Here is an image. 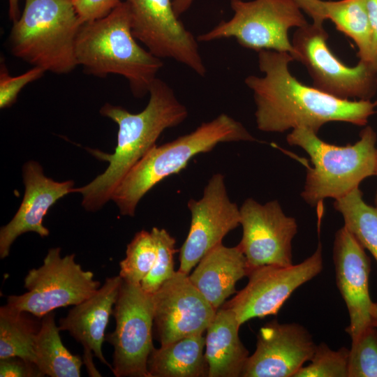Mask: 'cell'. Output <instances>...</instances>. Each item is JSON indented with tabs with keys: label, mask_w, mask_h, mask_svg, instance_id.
I'll return each instance as SVG.
<instances>
[{
	"label": "cell",
	"mask_w": 377,
	"mask_h": 377,
	"mask_svg": "<svg viewBox=\"0 0 377 377\" xmlns=\"http://www.w3.org/2000/svg\"><path fill=\"white\" fill-rule=\"evenodd\" d=\"M295 60L288 52H258V66L265 75L244 80L253 91L257 128L268 133L306 128L318 133L325 124L343 121L365 126L374 114L370 100H343L305 85L290 72Z\"/></svg>",
	"instance_id": "1"
},
{
	"label": "cell",
	"mask_w": 377,
	"mask_h": 377,
	"mask_svg": "<svg viewBox=\"0 0 377 377\" xmlns=\"http://www.w3.org/2000/svg\"><path fill=\"white\" fill-rule=\"evenodd\" d=\"M149 94L147 106L137 114L110 103L105 104L100 110L103 116L118 125L117 144L113 154L90 150L96 158L109 164L105 172L90 183L73 189V193L82 195V205L87 211H97L111 200L124 177L156 145L161 134L167 128L177 126L187 118V108L165 82L156 77Z\"/></svg>",
	"instance_id": "2"
},
{
	"label": "cell",
	"mask_w": 377,
	"mask_h": 377,
	"mask_svg": "<svg viewBox=\"0 0 377 377\" xmlns=\"http://www.w3.org/2000/svg\"><path fill=\"white\" fill-rule=\"evenodd\" d=\"M131 25L128 4L121 1L107 16L81 25L75 54L86 73L122 75L133 96L142 98L149 92L163 62L138 44Z\"/></svg>",
	"instance_id": "3"
},
{
	"label": "cell",
	"mask_w": 377,
	"mask_h": 377,
	"mask_svg": "<svg viewBox=\"0 0 377 377\" xmlns=\"http://www.w3.org/2000/svg\"><path fill=\"white\" fill-rule=\"evenodd\" d=\"M256 140L242 123L221 114L189 133L155 145L124 177L111 200L121 215L133 216L140 200L149 190L180 172L194 156L212 151L219 143Z\"/></svg>",
	"instance_id": "4"
},
{
	"label": "cell",
	"mask_w": 377,
	"mask_h": 377,
	"mask_svg": "<svg viewBox=\"0 0 377 377\" xmlns=\"http://www.w3.org/2000/svg\"><path fill=\"white\" fill-rule=\"evenodd\" d=\"M286 140L311 158L313 168L306 172L301 196L311 207L327 198L343 197L364 179L376 175L377 136L369 126L361 131L357 142L346 146L327 143L317 133L303 128L292 130Z\"/></svg>",
	"instance_id": "5"
},
{
	"label": "cell",
	"mask_w": 377,
	"mask_h": 377,
	"mask_svg": "<svg viewBox=\"0 0 377 377\" xmlns=\"http://www.w3.org/2000/svg\"><path fill=\"white\" fill-rule=\"evenodd\" d=\"M82 24L71 0H24L10 33L11 52L45 71L68 73L78 66L75 45Z\"/></svg>",
	"instance_id": "6"
},
{
	"label": "cell",
	"mask_w": 377,
	"mask_h": 377,
	"mask_svg": "<svg viewBox=\"0 0 377 377\" xmlns=\"http://www.w3.org/2000/svg\"><path fill=\"white\" fill-rule=\"evenodd\" d=\"M230 6L232 18L199 35L198 42L235 38L245 48L288 52L295 59L288 30L308 23L295 0H230Z\"/></svg>",
	"instance_id": "7"
},
{
	"label": "cell",
	"mask_w": 377,
	"mask_h": 377,
	"mask_svg": "<svg viewBox=\"0 0 377 377\" xmlns=\"http://www.w3.org/2000/svg\"><path fill=\"white\" fill-rule=\"evenodd\" d=\"M75 257L74 253L62 257L59 247L49 249L43 265L26 275L24 287L27 291L8 296L6 305L41 319L56 309L77 305L91 296L101 283Z\"/></svg>",
	"instance_id": "8"
},
{
	"label": "cell",
	"mask_w": 377,
	"mask_h": 377,
	"mask_svg": "<svg viewBox=\"0 0 377 377\" xmlns=\"http://www.w3.org/2000/svg\"><path fill=\"white\" fill-rule=\"evenodd\" d=\"M328 36L323 25L297 28L291 42L295 60L305 66L317 89L343 100H370L376 91L377 70L360 60L353 67L342 63L327 46Z\"/></svg>",
	"instance_id": "9"
},
{
	"label": "cell",
	"mask_w": 377,
	"mask_h": 377,
	"mask_svg": "<svg viewBox=\"0 0 377 377\" xmlns=\"http://www.w3.org/2000/svg\"><path fill=\"white\" fill-rule=\"evenodd\" d=\"M112 315L114 330L105 335L114 348L112 371L116 377H149L147 360L153 346L152 294L140 284L123 281Z\"/></svg>",
	"instance_id": "10"
},
{
	"label": "cell",
	"mask_w": 377,
	"mask_h": 377,
	"mask_svg": "<svg viewBox=\"0 0 377 377\" xmlns=\"http://www.w3.org/2000/svg\"><path fill=\"white\" fill-rule=\"evenodd\" d=\"M323 269L322 245L302 262L290 266L263 265L251 269L246 286L223 306L235 313L242 325L246 321L276 315L300 286Z\"/></svg>",
	"instance_id": "11"
},
{
	"label": "cell",
	"mask_w": 377,
	"mask_h": 377,
	"mask_svg": "<svg viewBox=\"0 0 377 377\" xmlns=\"http://www.w3.org/2000/svg\"><path fill=\"white\" fill-rule=\"evenodd\" d=\"M131 16L132 33L160 59H172L204 77L206 66L198 40L179 20L173 0H125Z\"/></svg>",
	"instance_id": "12"
},
{
	"label": "cell",
	"mask_w": 377,
	"mask_h": 377,
	"mask_svg": "<svg viewBox=\"0 0 377 377\" xmlns=\"http://www.w3.org/2000/svg\"><path fill=\"white\" fill-rule=\"evenodd\" d=\"M242 237L237 245L249 271L273 265H293L292 242L297 232L295 218L283 212L278 200L260 204L247 198L239 208Z\"/></svg>",
	"instance_id": "13"
},
{
	"label": "cell",
	"mask_w": 377,
	"mask_h": 377,
	"mask_svg": "<svg viewBox=\"0 0 377 377\" xmlns=\"http://www.w3.org/2000/svg\"><path fill=\"white\" fill-rule=\"evenodd\" d=\"M187 207L191 221L188 235L179 250V271L191 270L223 237L240 225V211L230 200L221 173L213 175L199 200L190 199Z\"/></svg>",
	"instance_id": "14"
},
{
	"label": "cell",
	"mask_w": 377,
	"mask_h": 377,
	"mask_svg": "<svg viewBox=\"0 0 377 377\" xmlns=\"http://www.w3.org/2000/svg\"><path fill=\"white\" fill-rule=\"evenodd\" d=\"M156 338L165 345L204 334L217 310L194 286L188 274L176 271L152 294Z\"/></svg>",
	"instance_id": "15"
},
{
	"label": "cell",
	"mask_w": 377,
	"mask_h": 377,
	"mask_svg": "<svg viewBox=\"0 0 377 377\" xmlns=\"http://www.w3.org/2000/svg\"><path fill=\"white\" fill-rule=\"evenodd\" d=\"M316 344L301 324L272 320L257 334L256 348L249 356L242 377H294L309 362Z\"/></svg>",
	"instance_id": "16"
},
{
	"label": "cell",
	"mask_w": 377,
	"mask_h": 377,
	"mask_svg": "<svg viewBox=\"0 0 377 377\" xmlns=\"http://www.w3.org/2000/svg\"><path fill=\"white\" fill-rule=\"evenodd\" d=\"M333 262L337 286L350 318L346 332L353 343L373 325L374 302L369 293L371 260L365 249L344 226L334 235Z\"/></svg>",
	"instance_id": "17"
},
{
	"label": "cell",
	"mask_w": 377,
	"mask_h": 377,
	"mask_svg": "<svg viewBox=\"0 0 377 377\" xmlns=\"http://www.w3.org/2000/svg\"><path fill=\"white\" fill-rule=\"evenodd\" d=\"M122 282L119 275L107 278L94 294L73 306L59 320L60 331L68 332L83 346L82 360L90 376H101L93 363L94 356L112 369L103 354L102 346Z\"/></svg>",
	"instance_id": "18"
},
{
	"label": "cell",
	"mask_w": 377,
	"mask_h": 377,
	"mask_svg": "<svg viewBox=\"0 0 377 377\" xmlns=\"http://www.w3.org/2000/svg\"><path fill=\"white\" fill-rule=\"evenodd\" d=\"M24 194L22 202L12 220L0 230V258L9 255L10 246L21 235L34 232L47 237L49 230L43 226V218L49 209L60 198L73 193L71 180L59 182L44 175L42 166L29 161L23 167Z\"/></svg>",
	"instance_id": "19"
},
{
	"label": "cell",
	"mask_w": 377,
	"mask_h": 377,
	"mask_svg": "<svg viewBox=\"0 0 377 377\" xmlns=\"http://www.w3.org/2000/svg\"><path fill=\"white\" fill-rule=\"evenodd\" d=\"M249 272L246 258L239 247H227L221 244L203 256L188 277L217 310L236 293L237 282L247 276Z\"/></svg>",
	"instance_id": "20"
},
{
	"label": "cell",
	"mask_w": 377,
	"mask_h": 377,
	"mask_svg": "<svg viewBox=\"0 0 377 377\" xmlns=\"http://www.w3.org/2000/svg\"><path fill=\"white\" fill-rule=\"evenodd\" d=\"M241 325L230 309H217L205 335L209 377L242 376L249 351L239 336Z\"/></svg>",
	"instance_id": "21"
},
{
	"label": "cell",
	"mask_w": 377,
	"mask_h": 377,
	"mask_svg": "<svg viewBox=\"0 0 377 377\" xmlns=\"http://www.w3.org/2000/svg\"><path fill=\"white\" fill-rule=\"evenodd\" d=\"M205 336L193 335L154 348L147 360L149 377H209Z\"/></svg>",
	"instance_id": "22"
},
{
	"label": "cell",
	"mask_w": 377,
	"mask_h": 377,
	"mask_svg": "<svg viewBox=\"0 0 377 377\" xmlns=\"http://www.w3.org/2000/svg\"><path fill=\"white\" fill-rule=\"evenodd\" d=\"M53 311L41 318L34 342V363L43 376L80 377L83 360L63 344Z\"/></svg>",
	"instance_id": "23"
},
{
	"label": "cell",
	"mask_w": 377,
	"mask_h": 377,
	"mask_svg": "<svg viewBox=\"0 0 377 377\" xmlns=\"http://www.w3.org/2000/svg\"><path fill=\"white\" fill-rule=\"evenodd\" d=\"M325 17L350 38L360 60L371 64L372 34L364 0L323 1Z\"/></svg>",
	"instance_id": "24"
},
{
	"label": "cell",
	"mask_w": 377,
	"mask_h": 377,
	"mask_svg": "<svg viewBox=\"0 0 377 377\" xmlns=\"http://www.w3.org/2000/svg\"><path fill=\"white\" fill-rule=\"evenodd\" d=\"M32 314L0 308V359L19 357L34 362V342L40 323Z\"/></svg>",
	"instance_id": "25"
},
{
	"label": "cell",
	"mask_w": 377,
	"mask_h": 377,
	"mask_svg": "<svg viewBox=\"0 0 377 377\" xmlns=\"http://www.w3.org/2000/svg\"><path fill=\"white\" fill-rule=\"evenodd\" d=\"M334 207L341 214L344 226L377 263V207L365 202L359 187L335 200Z\"/></svg>",
	"instance_id": "26"
},
{
	"label": "cell",
	"mask_w": 377,
	"mask_h": 377,
	"mask_svg": "<svg viewBox=\"0 0 377 377\" xmlns=\"http://www.w3.org/2000/svg\"><path fill=\"white\" fill-rule=\"evenodd\" d=\"M157 256L151 232L142 230L127 245L126 257L119 263V276L123 281L140 284L151 271Z\"/></svg>",
	"instance_id": "27"
},
{
	"label": "cell",
	"mask_w": 377,
	"mask_h": 377,
	"mask_svg": "<svg viewBox=\"0 0 377 377\" xmlns=\"http://www.w3.org/2000/svg\"><path fill=\"white\" fill-rule=\"evenodd\" d=\"M151 232L156 242L157 256L151 271L140 286L144 291L153 294L176 272L174 269L176 240L164 228L154 227Z\"/></svg>",
	"instance_id": "28"
},
{
	"label": "cell",
	"mask_w": 377,
	"mask_h": 377,
	"mask_svg": "<svg viewBox=\"0 0 377 377\" xmlns=\"http://www.w3.org/2000/svg\"><path fill=\"white\" fill-rule=\"evenodd\" d=\"M349 349L332 350L325 343L316 345L309 364L302 367L294 377H348Z\"/></svg>",
	"instance_id": "29"
},
{
	"label": "cell",
	"mask_w": 377,
	"mask_h": 377,
	"mask_svg": "<svg viewBox=\"0 0 377 377\" xmlns=\"http://www.w3.org/2000/svg\"><path fill=\"white\" fill-rule=\"evenodd\" d=\"M348 377H377V327H368L351 343Z\"/></svg>",
	"instance_id": "30"
},
{
	"label": "cell",
	"mask_w": 377,
	"mask_h": 377,
	"mask_svg": "<svg viewBox=\"0 0 377 377\" xmlns=\"http://www.w3.org/2000/svg\"><path fill=\"white\" fill-rule=\"evenodd\" d=\"M45 71L34 66L26 73L11 76L3 62L0 68V108H8L15 103L20 91L29 83L41 77Z\"/></svg>",
	"instance_id": "31"
},
{
	"label": "cell",
	"mask_w": 377,
	"mask_h": 377,
	"mask_svg": "<svg viewBox=\"0 0 377 377\" xmlns=\"http://www.w3.org/2000/svg\"><path fill=\"white\" fill-rule=\"evenodd\" d=\"M74 8L82 23L94 21L109 15L120 0H73Z\"/></svg>",
	"instance_id": "32"
},
{
	"label": "cell",
	"mask_w": 377,
	"mask_h": 377,
	"mask_svg": "<svg viewBox=\"0 0 377 377\" xmlns=\"http://www.w3.org/2000/svg\"><path fill=\"white\" fill-rule=\"evenodd\" d=\"M1 377H41L43 376L34 362L19 357L0 359Z\"/></svg>",
	"instance_id": "33"
},
{
	"label": "cell",
	"mask_w": 377,
	"mask_h": 377,
	"mask_svg": "<svg viewBox=\"0 0 377 377\" xmlns=\"http://www.w3.org/2000/svg\"><path fill=\"white\" fill-rule=\"evenodd\" d=\"M305 13L313 20V23L323 25L326 20L323 1L321 0H295Z\"/></svg>",
	"instance_id": "34"
},
{
	"label": "cell",
	"mask_w": 377,
	"mask_h": 377,
	"mask_svg": "<svg viewBox=\"0 0 377 377\" xmlns=\"http://www.w3.org/2000/svg\"><path fill=\"white\" fill-rule=\"evenodd\" d=\"M372 34L371 64L377 70V0H364Z\"/></svg>",
	"instance_id": "35"
},
{
	"label": "cell",
	"mask_w": 377,
	"mask_h": 377,
	"mask_svg": "<svg viewBox=\"0 0 377 377\" xmlns=\"http://www.w3.org/2000/svg\"><path fill=\"white\" fill-rule=\"evenodd\" d=\"M194 0H173V8L176 15L179 17L192 5Z\"/></svg>",
	"instance_id": "36"
},
{
	"label": "cell",
	"mask_w": 377,
	"mask_h": 377,
	"mask_svg": "<svg viewBox=\"0 0 377 377\" xmlns=\"http://www.w3.org/2000/svg\"><path fill=\"white\" fill-rule=\"evenodd\" d=\"M8 1V15L13 22H15L20 17L19 0Z\"/></svg>",
	"instance_id": "37"
},
{
	"label": "cell",
	"mask_w": 377,
	"mask_h": 377,
	"mask_svg": "<svg viewBox=\"0 0 377 377\" xmlns=\"http://www.w3.org/2000/svg\"><path fill=\"white\" fill-rule=\"evenodd\" d=\"M371 316L373 320V325L377 327V302H374L372 309H371Z\"/></svg>",
	"instance_id": "38"
},
{
	"label": "cell",
	"mask_w": 377,
	"mask_h": 377,
	"mask_svg": "<svg viewBox=\"0 0 377 377\" xmlns=\"http://www.w3.org/2000/svg\"><path fill=\"white\" fill-rule=\"evenodd\" d=\"M374 202H375V206L377 207V191L375 195Z\"/></svg>",
	"instance_id": "39"
},
{
	"label": "cell",
	"mask_w": 377,
	"mask_h": 377,
	"mask_svg": "<svg viewBox=\"0 0 377 377\" xmlns=\"http://www.w3.org/2000/svg\"><path fill=\"white\" fill-rule=\"evenodd\" d=\"M376 175H377V158H376Z\"/></svg>",
	"instance_id": "40"
},
{
	"label": "cell",
	"mask_w": 377,
	"mask_h": 377,
	"mask_svg": "<svg viewBox=\"0 0 377 377\" xmlns=\"http://www.w3.org/2000/svg\"><path fill=\"white\" fill-rule=\"evenodd\" d=\"M374 105L376 107H377V101L374 102Z\"/></svg>",
	"instance_id": "41"
},
{
	"label": "cell",
	"mask_w": 377,
	"mask_h": 377,
	"mask_svg": "<svg viewBox=\"0 0 377 377\" xmlns=\"http://www.w3.org/2000/svg\"><path fill=\"white\" fill-rule=\"evenodd\" d=\"M376 78H377V73H376Z\"/></svg>",
	"instance_id": "42"
},
{
	"label": "cell",
	"mask_w": 377,
	"mask_h": 377,
	"mask_svg": "<svg viewBox=\"0 0 377 377\" xmlns=\"http://www.w3.org/2000/svg\"><path fill=\"white\" fill-rule=\"evenodd\" d=\"M71 1H73V0H71Z\"/></svg>",
	"instance_id": "43"
}]
</instances>
